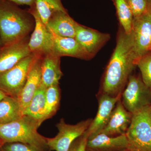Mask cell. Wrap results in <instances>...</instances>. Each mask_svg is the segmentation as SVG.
I'll list each match as a JSON object with an SVG mask.
<instances>
[{"label":"cell","instance_id":"11","mask_svg":"<svg viewBox=\"0 0 151 151\" xmlns=\"http://www.w3.org/2000/svg\"><path fill=\"white\" fill-rule=\"evenodd\" d=\"M27 38L0 46V73L10 69L31 54Z\"/></svg>","mask_w":151,"mask_h":151},{"label":"cell","instance_id":"27","mask_svg":"<svg viewBox=\"0 0 151 151\" xmlns=\"http://www.w3.org/2000/svg\"><path fill=\"white\" fill-rule=\"evenodd\" d=\"M88 139V136L85 132L74 140L68 151H86Z\"/></svg>","mask_w":151,"mask_h":151},{"label":"cell","instance_id":"23","mask_svg":"<svg viewBox=\"0 0 151 151\" xmlns=\"http://www.w3.org/2000/svg\"><path fill=\"white\" fill-rule=\"evenodd\" d=\"M34 7L45 25L55 12L67 11L63 5L61 0H35Z\"/></svg>","mask_w":151,"mask_h":151},{"label":"cell","instance_id":"34","mask_svg":"<svg viewBox=\"0 0 151 151\" xmlns=\"http://www.w3.org/2000/svg\"><path fill=\"white\" fill-rule=\"evenodd\" d=\"M86 151H88V150H86Z\"/></svg>","mask_w":151,"mask_h":151},{"label":"cell","instance_id":"20","mask_svg":"<svg viewBox=\"0 0 151 151\" xmlns=\"http://www.w3.org/2000/svg\"><path fill=\"white\" fill-rule=\"evenodd\" d=\"M47 87L41 84L26 108L23 111V116H27L35 119L40 126L43 116L46 100Z\"/></svg>","mask_w":151,"mask_h":151},{"label":"cell","instance_id":"33","mask_svg":"<svg viewBox=\"0 0 151 151\" xmlns=\"http://www.w3.org/2000/svg\"><path fill=\"white\" fill-rule=\"evenodd\" d=\"M150 51H151V47L150 49Z\"/></svg>","mask_w":151,"mask_h":151},{"label":"cell","instance_id":"9","mask_svg":"<svg viewBox=\"0 0 151 151\" xmlns=\"http://www.w3.org/2000/svg\"><path fill=\"white\" fill-rule=\"evenodd\" d=\"M28 11L35 22L34 30L29 41L28 46L31 52L40 56L51 52L52 45L51 33L41 19L34 7H30Z\"/></svg>","mask_w":151,"mask_h":151},{"label":"cell","instance_id":"6","mask_svg":"<svg viewBox=\"0 0 151 151\" xmlns=\"http://www.w3.org/2000/svg\"><path fill=\"white\" fill-rule=\"evenodd\" d=\"M127 84L121 98L127 111L133 114L151 105V89L146 86L142 78L131 75Z\"/></svg>","mask_w":151,"mask_h":151},{"label":"cell","instance_id":"13","mask_svg":"<svg viewBox=\"0 0 151 151\" xmlns=\"http://www.w3.org/2000/svg\"><path fill=\"white\" fill-rule=\"evenodd\" d=\"M48 30L52 39V53L60 57L70 56L85 60L92 58L75 38L62 37Z\"/></svg>","mask_w":151,"mask_h":151},{"label":"cell","instance_id":"5","mask_svg":"<svg viewBox=\"0 0 151 151\" xmlns=\"http://www.w3.org/2000/svg\"><path fill=\"white\" fill-rule=\"evenodd\" d=\"M37 56L31 53L10 69L0 73V90L6 95L18 99Z\"/></svg>","mask_w":151,"mask_h":151},{"label":"cell","instance_id":"8","mask_svg":"<svg viewBox=\"0 0 151 151\" xmlns=\"http://www.w3.org/2000/svg\"><path fill=\"white\" fill-rule=\"evenodd\" d=\"M131 33L134 52L137 61L143 55L150 51L151 47V14L148 10L140 16L133 19Z\"/></svg>","mask_w":151,"mask_h":151},{"label":"cell","instance_id":"31","mask_svg":"<svg viewBox=\"0 0 151 151\" xmlns=\"http://www.w3.org/2000/svg\"><path fill=\"white\" fill-rule=\"evenodd\" d=\"M4 143L0 139V151H4L3 149V146H4Z\"/></svg>","mask_w":151,"mask_h":151},{"label":"cell","instance_id":"22","mask_svg":"<svg viewBox=\"0 0 151 151\" xmlns=\"http://www.w3.org/2000/svg\"><path fill=\"white\" fill-rule=\"evenodd\" d=\"M116 7L120 26L127 34L132 32L133 17L132 10L127 0H111Z\"/></svg>","mask_w":151,"mask_h":151},{"label":"cell","instance_id":"19","mask_svg":"<svg viewBox=\"0 0 151 151\" xmlns=\"http://www.w3.org/2000/svg\"><path fill=\"white\" fill-rule=\"evenodd\" d=\"M22 116L21 106L18 99L6 95L0 101V125L13 122Z\"/></svg>","mask_w":151,"mask_h":151},{"label":"cell","instance_id":"15","mask_svg":"<svg viewBox=\"0 0 151 151\" xmlns=\"http://www.w3.org/2000/svg\"><path fill=\"white\" fill-rule=\"evenodd\" d=\"M42 56L38 55L34 61L29 72L25 84L18 98L22 113L41 84Z\"/></svg>","mask_w":151,"mask_h":151},{"label":"cell","instance_id":"17","mask_svg":"<svg viewBox=\"0 0 151 151\" xmlns=\"http://www.w3.org/2000/svg\"><path fill=\"white\" fill-rule=\"evenodd\" d=\"M126 134L110 137L100 133L88 139L86 150L89 151H122L127 149Z\"/></svg>","mask_w":151,"mask_h":151},{"label":"cell","instance_id":"32","mask_svg":"<svg viewBox=\"0 0 151 151\" xmlns=\"http://www.w3.org/2000/svg\"><path fill=\"white\" fill-rule=\"evenodd\" d=\"M122 151H132L129 150H127V149H126V150H123Z\"/></svg>","mask_w":151,"mask_h":151},{"label":"cell","instance_id":"16","mask_svg":"<svg viewBox=\"0 0 151 151\" xmlns=\"http://www.w3.org/2000/svg\"><path fill=\"white\" fill-rule=\"evenodd\" d=\"M78 24L68 14L67 11H58L52 15L46 26L56 35L75 38Z\"/></svg>","mask_w":151,"mask_h":151},{"label":"cell","instance_id":"25","mask_svg":"<svg viewBox=\"0 0 151 151\" xmlns=\"http://www.w3.org/2000/svg\"><path fill=\"white\" fill-rule=\"evenodd\" d=\"M131 10L133 17H137L147 11V0H127Z\"/></svg>","mask_w":151,"mask_h":151},{"label":"cell","instance_id":"29","mask_svg":"<svg viewBox=\"0 0 151 151\" xmlns=\"http://www.w3.org/2000/svg\"><path fill=\"white\" fill-rule=\"evenodd\" d=\"M147 10L151 14V0H147Z\"/></svg>","mask_w":151,"mask_h":151},{"label":"cell","instance_id":"10","mask_svg":"<svg viewBox=\"0 0 151 151\" xmlns=\"http://www.w3.org/2000/svg\"><path fill=\"white\" fill-rule=\"evenodd\" d=\"M121 95L112 97L102 93L98 99V109L97 115L92 120L85 133L88 139H92L100 134L108 124L116 103L121 98Z\"/></svg>","mask_w":151,"mask_h":151},{"label":"cell","instance_id":"4","mask_svg":"<svg viewBox=\"0 0 151 151\" xmlns=\"http://www.w3.org/2000/svg\"><path fill=\"white\" fill-rule=\"evenodd\" d=\"M126 135L127 150L151 151V105L132 114Z\"/></svg>","mask_w":151,"mask_h":151},{"label":"cell","instance_id":"7","mask_svg":"<svg viewBox=\"0 0 151 151\" xmlns=\"http://www.w3.org/2000/svg\"><path fill=\"white\" fill-rule=\"evenodd\" d=\"M93 119H89L75 125L66 124L61 119L56 124L58 130L54 137L47 138L48 149L50 151H68L72 143L77 138L83 134L89 128Z\"/></svg>","mask_w":151,"mask_h":151},{"label":"cell","instance_id":"1","mask_svg":"<svg viewBox=\"0 0 151 151\" xmlns=\"http://www.w3.org/2000/svg\"><path fill=\"white\" fill-rule=\"evenodd\" d=\"M137 61L132 33L127 34L120 26L116 47L103 76L102 93L112 97L121 95Z\"/></svg>","mask_w":151,"mask_h":151},{"label":"cell","instance_id":"3","mask_svg":"<svg viewBox=\"0 0 151 151\" xmlns=\"http://www.w3.org/2000/svg\"><path fill=\"white\" fill-rule=\"evenodd\" d=\"M40 126L35 119L23 115L16 121L0 125V139L4 144L24 143L46 151L48 149L47 138L37 132Z\"/></svg>","mask_w":151,"mask_h":151},{"label":"cell","instance_id":"2","mask_svg":"<svg viewBox=\"0 0 151 151\" xmlns=\"http://www.w3.org/2000/svg\"><path fill=\"white\" fill-rule=\"evenodd\" d=\"M7 0H0V46L27 37L32 28L31 14Z\"/></svg>","mask_w":151,"mask_h":151},{"label":"cell","instance_id":"18","mask_svg":"<svg viewBox=\"0 0 151 151\" xmlns=\"http://www.w3.org/2000/svg\"><path fill=\"white\" fill-rule=\"evenodd\" d=\"M60 57L52 52L42 56V83L47 88L59 84L63 75L60 67Z\"/></svg>","mask_w":151,"mask_h":151},{"label":"cell","instance_id":"21","mask_svg":"<svg viewBox=\"0 0 151 151\" xmlns=\"http://www.w3.org/2000/svg\"><path fill=\"white\" fill-rule=\"evenodd\" d=\"M60 100L59 84L52 85L47 88L45 107L41 124L56 114L59 108Z\"/></svg>","mask_w":151,"mask_h":151},{"label":"cell","instance_id":"24","mask_svg":"<svg viewBox=\"0 0 151 151\" xmlns=\"http://www.w3.org/2000/svg\"><path fill=\"white\" fill-rule=\"evenodd\" d=\"M136 65L140 70L143 82L151 89V51L141 56L138 60Z\"/></svg>","mask_w":151,"mask_h":151},{"label":"cell","instance_id":"26","mask_svg":"<svg viewBox=\"0 0 151 151\" xmlns=\"http://www.w3.org/2000/svg\"><path fill=\"white\" fill-rule=\"evenodd\" d=\"M4 151H45L28 144L19 142L5 143Z\"/></svg>","mask_w":151,"mask_h":151},{"label":"cell","instance_id":"30","mask_svg":"<svg viewBox=\"0 0 151 151\" xmlns=\"http://www.w3.org/2000/svg\"><path fill=\"white\" fill-rule=\"evenodd\" d=\"M6 94L4 93V92H2L1 90H0V101L1 100H2L3 98H4L6 96Z\"/></svg>","mask_w":151,"mask_h":151},{"label":"cell","instance_id":"14","mask_svg":"<svg viewBox=\"0 0 151 151\" xmlns=\"http://www.w3.org/2000/svg\"><path fill=\"white\" fill-rule=\"evenodd\" d=\"M132 117V113L124 108L121 98L116 103L108 124L100 133L110 137L126 134Z\"/></svg>","mask_w":151,"mask_h":151},{"label":"cell","instance_id":"12","mask_svg":"<svg viewBox=\"0 0 151 151\" xmlns=\"http://www.w3.org/2000/svg\"><path fill=\"white\" fill-rule=\"evenodd\" d=\"M75 38L92 58L108 42L111 35L78 24Z\"/></svg>","mask_w":151,"mask_h":151},{"label":"cell","instance_id":"28","mask_svg":"<svg viewBox=\"0 0 151 151\" xmlns=\"http://www.w3.org/2000/svg\"><path fill=\"white\" fill-rule=\"evenodd\" d=\"M7 1L14 3L17 5H25L31 7L35 4V0H7Z\"/></svg>","mask_w":151,"mask_h":151}]
</instances>
